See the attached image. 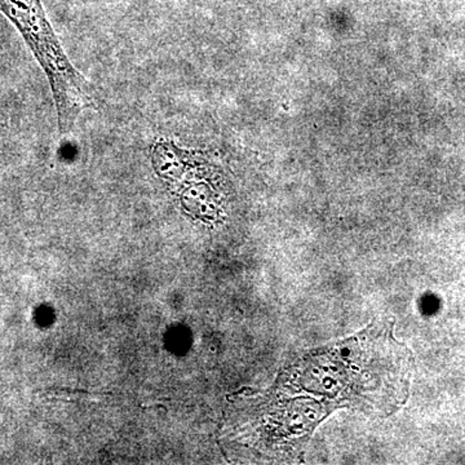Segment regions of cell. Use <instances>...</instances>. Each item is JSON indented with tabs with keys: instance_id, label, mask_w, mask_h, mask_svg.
I'll return each mask as SVG.
<instances>
[{
	"instance_id": "6da1fadb",
	"label": "cell",
	"mask_w": 465,
	"mask_h": 465,
	"mask_svg": "<svg viewBox=\"0 0 465 465\" xmlns=\"http://www.w3.org/2000/svg\"><path fill=\"white\" fill-rule=\"evenodd\" d=\"M414 357L376 322L357 335L311 351L284 370L253 402L251 439L266 451L292 454L336 409L393 414L409 397Z\"/></svg>"
},
{
	"instance_id": "7a4b0ae2",
	"label": "cell",
	"mask_w": 465,
	"mask_h": 465,
	"mask_svg": "<svg viewBox=\"0 0 465 465\" xmlns=\"http://www.w3.org/2000/svg\"><path fill=\"white\" fill-rule=\"evenodd\" d=\"M0 9L16 24L48 75L60 133H69L76 116L84 109L94 108V88L76 72L61 48L45 16L41 0H0Z\"/></svg>"
}]
</instances>
